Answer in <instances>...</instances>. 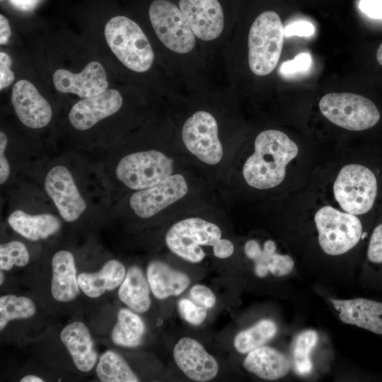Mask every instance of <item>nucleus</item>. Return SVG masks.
<instances>
[{"instance_id":"33","label":"nucleus","mask_w":382,"mask_h":382,"mask_svg":"<svg viewBox=\"0 0 382 382\" xmlns=\"http://www.w3.org/2000/svg\"><path fill=\"white\" fill-rule=\"evenodd\" d=\"M178 308L183 318L194 325L202 324L207 317V308L187 299H180Z\"/></svg>"},{"instance_id":"30","label":"nucleus","mask_w":382,"mask_h":382,"mask_svg":"<svg viewBox=\"0 0 382 382\" xmlns=\"http://www.w3.org/2000/svg\"><path fill=\"white\" fill-rule=\"evenodd\" d=\"M36 312L34 302L25 296L6 294L0 297V330L2 331L8 323L16 319H26Z\"/></svg>"},{"instance_id":"35","label":"nucleus","mask_w":382,"mask_h":382,"mask_svg":"<svg viewBox=\"0 0 382 382\" xmlns=\"http://www.w3.org/2000/svg\"><path fill=\"white\" fill-rule=\"evenodd\" d=\"M367 256L374 263H382V224L378 225L371 234Z\"/></svg>"},{"instance_id":"13","label":"nucleus","mask_w":382,"mask_h":382,"mask_svg":"<svg viewBox=\"0 0 382 382\" xmlns=\"http://www.w3.org/2000/svg\"><path fill=\"white\" fill-rule=\"evenodd\" d=\"M11 103L18 118L28 127H44L52 119L50 103L28 80L21 79L14 84Z\"/></svg>"},{"instance_id":"48","label":"nucleus","mask_w":382,"mask_h":382,"mask_svg":"<svg viewBox=\"0 0 382 382\" xmlns=\"http://www.w3.org/2000/svg\"><path fill=\"white\" fill-rule=\"evenodd\" d=\"M1 1H3V0H1Z\"/></svg>"},{"instance_id":"28","label":"nucleus","mask_w":382,"mask_h":382,"mask_svg":"<svg viewBox=\"0 0 382 382\" xmlns=\"http://www.w3.org/2000/svg\"><path fill=\"white\" fill-rule=\"evenodd\" d=\"M277 330L274 322L262 320L248 329L238 332L234 338V347L240 353H248L270 340L276 335Z\"/></svg>"},{"instance_id":"3","label":"nucleus","mask_w":382,"mask_h":382,"mask_svg":"<svg viewBox=\"0 0 382 382\" xmlns=\"http://www.w3.org/2000/svg\"><path fill=\"white\" fill-rule=\"evenodd\" d=\"M284 27L274 11L260 13L253 23L248 34V64L257 76L270 74L277 66L282 51Z\"/></svg>"},{"instance_id":"26","label":"nucleus","mask_w":382,"mask_h":382,"mask_svg":"<svg viewBox=\"0 0 382 382\" xmlns=\"http://www.w3.org/2000/svg\"><path fill=\"white\" fill-rule=\"evenodd\" d=\"M144 332L145 325L142 319L133 311L122 308L117 313L111 339L117 345L134 347L141 343Z\"/></svg>"},{"instance_id":"21","label":"nucleus","mask_w":382,"mask_h":382,"mask_svg":"<svg viewBox=\"0 0 382 382\" xmlns=\"http://www.w3.org/2000/svg\"><path fill=\"white\" fill-rule=\"evenodd\" d=\"M146 277L153 294L158 299L180 295L190 283L186 274L158 260L149 264Z\"/></svg>"},{"instance_id":"22","label":"nucleus","mask_w":382,"mask_h":382,"mask_svg":"<svg viewBox=\"0 0 382 382\" xmlns=\"http://www.w3.org/2000/svg\"><path fill=\"white\" fill-rule=\"evenodd\" d=\"M243 365L249 372L266 380L282 378L291 368L289 359L284 354L267 346L248 352Z\"/></svg>"},{"instance_id":"34","label":"nucleus","mask_w":382,"mask_h":382,"mask_svg":"<svg viewBox=\"0 0 382 382\" xmlns=\"http://www.w3.org/2000/svg\"><path fill=\"white\" fill-rule=\"evenodd\" d=\"M311 56L306 52L298 54L293 59L284 62L280 72L284 75H293L307 71L311 65Z\"/></svg>"},{"instance_id":"17","label":"nucleus","mask_w":382,"mask_h":382,"mask_svg":"<svg viewBox=\"0 0 382 382\" xmlns=\"http://www.w3.org/2000/svg\"><path fill=\"white\" fill-rule=\"evenodd\" d=\"M122 97L115 89L76 102L69 112L70 124L80 131L87 130L99 121L116 113L122 105Z\"/></svg>"},{"instance_id":"16","label":"nucleus","mask_w":382,"mask_h":382,"mask_svg":"<svg viewBox=\"0 0 382 382\" xmlns=\"http://www.w3.org/2000/svg\"><path fill=\"white\" fill-rule=\"evenodd\" d=\"M173 358L178 368L193 381H209L219 372L216 359L198 341L190 337L178 341L173 349Z\"/></svg>"},{"instance_id":"36","label":"nucleus","mask_w":382,"mask_h":382,"mask_svg":"<svg viewBox=\"0 0 382 382\" xmlns=\"http://www.w3.org/2000/svg\"><path fill=\"white\" fill-rule=\"evenodd\" d=\"M190 294L197 304L207 308L213 307L216 303V296L213 291L202 284L193 286L190 291Z\"/></svg>"},{"instance_id":"31","label":"nucleus","mask_w":382,"mask_h":382,"mask_svg":"<svg viewBox=\"0 0 382 382\" xmlns=\"http://www.w3.org/2000/svg\"><path fill=\"white\" fill-rule=\"evenodd\" d=\"M318 340L314 330H306L296 339L293 350L294 363L296 371L299 375L308 374L312 370L310 354Z\"/></svg>"},{"instance_id":"25","label":"nucleus","mask_w":382,"mask_h":382,"mask_svg":"<svg viewBox=\"0 0 382 382\" xmlns=\"http://www.w3.org/2000/svg\"><path fill=\"white\" fill-rule=\"evenodd\" d=\"M150 286L142 270L132 266L120 286V299L132 311L143 313L151 306Z\"/></svg>"},{"instance_id":"39","label":"nucleus","mask_w":382,"mask_h":382,"mask_svg":"<svg viewBox=\"0 0 382 382\" xmlns=\"http://www.w3.org/2000/svg\"><path fill=\"white\" fill-rule=\"evenodd\" d=\"M8 144V138L3 132H0V183L2 185L8 178L10 166L5 156V150Z\"/></svg>"},{"instance_id":"37","label":"nucleus","mask_w":382,"mask_h":382,"mask_svg":"<svg viewBox=\"0 0 382 382\" xmlns=\"http://www.w3.org/2000/svg\"><path fill=\"white\" fill-rule=\"evenodd\" d=\"M12 60L4 52H0V90L10 86L14 80V73L11 70Z\"/></svg>"},{"instance_id":"9","label":"nucleus","mask_w":382,"mask_h":382,"mask_svg":"<svg viewBox=\"0 0 382 382\" xmlns=\"http://www.w3.org/2000/svg\"><path fill=\"white\" fill-rule=\"evenodd\" d=\"M152 27L170 50L185 54L195 45V35L180 8L168 0H154L149 9Z\"/></svg>"},{"instance_id":"6","label":"nucleus","mask_w":382,"mask_h":382,"mask_svg":"<svg viewBox=\"0 0 382 382\" xmlns=\"http://www.w3.org/2000/svg\"><path fill=\"white\" fill-rule=\"evenodd\" d=\"M315 222L319 244L330 255L345 253L362 236V225L356 215L342 212L330 206L323 207L316 212Z\"/></svg>"},{"instance_id":"15","label":"nucleus","mask_w":382,"mask_h":382,"mask_svg":"<svg viewBox=\"0 0 382 382\" xmlns=\"http://www.w3.org/2000/svg\"><path fill=\"white\" fill-rule=\"evenodd\" d=\"M179 8L197 37L210 41L222 33L224 17L218 0H180Z\"/></svg>"},{"instance_id":"5","label":"nucleus","mask_w":382,"mask_h":382,"mask_svg":"<svg viewBox=\"0 0 382 382\" xmlns=\"http://www.w3.org/2000/svg\"><path fill=\"white\" fill-rule=\"evenodd\" d=\"M378 191L377 180L367 167L359 164L344 166L333 186L335 197L347 213L359 215L374 206Z\"/></svg>"},{"instance_id":"11","label":"nucleus","mask_w":382,"mask_h":382,"mask_svg":"<svg viewBox=\"0 0 382 382\" xmlns=\"http://www.w3.org/2000/svg\"><path fill=\"white\" fill-rule=\"evenodd\" d=\"M45 189L62 218L67 222L76 221L87 208L71 173L64 166H55L49 170Z\"/></svg>"},{"instance_id":"45","label":"nucleus","mask_w":382,"mask_h":382,"mask_svg":"<svg viewBox=\"0 0 382 382\" xmlns=\"http://www.w3.org/2000/svg\"><path fill=\"white\" fill-rule=\"evenodd\" d=\"M21 382H43L44 380L37 376L29 374L23 377Z\"/></svg>"},{"instance_id":"38","label":"nucleus","mask_w":382,"mask_h":382,"mask_svg":"<svg viewBox=\"0 0 382 382\" xmlns=\"http://www.w3.org/2000/svg\"><path fill=\"white\" fill-rule=\"evenodd\" d=\"M315 32V28L312 23L299 21L294 22L286 26L284 30V36L290 37L293 35L299 37L311 36Z\"/></svg>"},{"instance_id":"20","label":"nucleus","mask_w":382,"mask_h":382,"mask_svg":"<svg viewBox=\"0 0 382 382\" xmlns=\"http://www.w3.org/2000/svg\"><path fill=\"white\" fill-rule=\"evenodd\" d=\"M51 292L59 302L74 300L79 294L80 287L73 255L67 250L57 252L52 260Z\"/></svg>"},{"instance_id":"32","label":"nucleus","mask_w":382,"mask_h":382,"mask_svg":"<svg viewBox=\"0 0 382 382\" xmlns=\"http://www.w3.org/2000/svg\"><path fill=\"white\" fill-rule=\"evenodd\" d=\"M29 259V253L22 242L13 241L0 245V269L2 271H8L14 265L25 266Z\"/></svg>"},{"instance_id":"7","label":"nucleus","mask_w":382,"mask_h":382,"mask_svg":"<svg viewBox=\"0 0 382 382\" xmlns=\"http://www.w3.org/2000/svg\"><path fill=\"white\" fill-rule=\"evenodd\" d=\"M173 159L162 152L149 150L129 154L117 163L115 175L134 190L149 188L171 175Z\"/></svg>"},{"instance_id":"42","label":"nucleus","mask_w":382,"mask_h":382,"mask_svg":"<svg viewBox=\"0 0 382 382\" xmlns=\"http://www.w3.org/2000/svg\"><path fill=\"white\" fill-rule=\"evenodd\" d=\"M11 30L7 18L3 15H0V44L6 45L8 42Z\"/></svg>"},{"instance_id":"43","label":"nucleus","mask_w":382,"mask_h":382,"mask_svg":"<svg viewBox=\"0 0 382 382\" xmlns=\"http://www.w3.org/2000/svg\"><path fill=\"white\" fill-rule=\"evenodd\" d=\"M40 1V0H10L13 6L24 11H30L34 9Z\"/></svg>"},{"instance_id":"12","label":"nucleus","mask_w":382,"mask_h":382,"mask_svg":"<svg viewBox=\"0 0 382 382\" xmlns=\"http://www.w3.org/2000/svg\"><path fill=\"white\" fill-rule=\"evenodd\" d=\"M187 190L182 175H171L153 187L133 193L129 204L138 216L147 219L185 197Z\"/></svg>"},{"instance_id":"24","label":"nucleus","mask_w":382,"mask_h":382,"mask_svg":"<svg viewBox=\"0 0 382 382\" xmlns=\"http://www.w3.org/2000/svg\"><path fill=\"white\" fill-rule=\"evenodd\" d=\"M10 226L23 237L37 241L45 239L57 233L61 228V221L50 214L30 215L18 209L8 218Z\"/></svg>"},{"instance_id":"18","label":"nucleus","mask_w":382,"mask_h":382,"mask_svg":"<svg viewBox=\"0 0 382 382\" xmlns=\"http://www.w3.org/2000/svg\"><path fill=\"white\" fill-rule=\"evenodd\" d=\"M339 317L345 323L354 325L376 334H382V303L366 299H330Z\"/></svg>"},{"instance_id":"8","label":"nucleus","mask_w":382,"mask_h":382,"mask_svg":"<svg viewBox=\"0 0 382 382\" xmlns=\"http://www.w3.org/2000/svg\"><path fill=\"white\" fill-rule=\"evenodd\" d=\"M221 238L219 226L199 218H189L173 225L166 235V243L171 252L191 262H199L205 257L201 246H214Z\"/></svg>"},{"instance_id":"14","label":"nucleus","mask_w":382,"mask_h":382,"mask_svg":"<svg viewBox=\"0 0 382 382\" xmlns=\"http://www.w3.org/2000/svg\"><path fill=\"white\" fill-rule=\"evenodd\" d=\"M55 88L62 93H73L85 98L108 89V81L103 65L96 61L88 63L79 73L59 69L52 76Z\"/></svg>"},{"instance_id":"27","label":"nucleus","mask_w":382,"mask_h":382,"mask_svg":"<svg viewBox=\"0 0 382 382\" xmlns=\"http://www.w3.org/2000/svg\"><path fill=\"white\" fill-rule=\"evenodd\" d=\"M96 374L103 382H137V376L117 353L108 350L100 355Z\"/></svg>"},{"instance_id":"1","label":"nucleus","mask_w":382,"mask_h":382,"mask_svg":"<svg viewBox=\"0 0 382 382\" xmlns=\"http://www.w3.org/2000/svg\"><path fill=\"white\" fill-rule=\"evenodd\" d=\"M299 152V149L286 134L267 129L257 134L255 151L246 160L243 175L251 187L260 190L279 185L286 174V167Z\"/></svg>"},{"instance_id":"29","label":"nucleus","mask_w":382,"mask_h":382,"mask_svg":"<svg viewBox=\"0 0 382 382\" xmlns=\"http://www.w3.org/2000/svg\"><path fill=\"white\" fill-rule=\"evenodd\" d=\"M244 250L245 255L254 260L255 265L266 266L269 272L275 276L286 275L294 267V261L289 255L267 253L262 250L258 243L254 240L245 243Z\"/></svg>"},{"instance_id":"2","label":"nucleus","mask_w":382,"mask_h":382,"mask_svg":"<svg viewBox=\"0 0 382 382\" xmlns=\"http://www.w3.org/2000/svg\"><path fill=\"white\" fill-rule=\"evenodd\" d=\"M105 38L111 51L126 67L136 72L151 69L155 55L139 25L123 16L110 18L104 29Z\"/></svg>"},{"instance_id":"10","label":"nucleus","mask_w":382,"mask_h":382,"mask_svg":"<svg viewBox=\"0 0 382 382\" xmlns=\"http://www.w3.org/2000/svg\"><path fill=\"white\" fill-rule=\"evenodd\" d=\"M182 138L185 147L201 161L214 165L223 157L222 145L218 137V125L208 112H195L185 122Z\"/></svg>"},{"instance_id":"4","label":"nucleus","mask_w":382,"mask_h":382,"mask_svg":"<svg viewBox=\"0 0 382 382\" xmlns=\"http://www.w3.org/2000/svg\"><path fill=\"white\" fill-rule=\"evenodd\" d=\"M319 108L331 122L351 131L370 129L380 120L376 105L369 98L355 93H328L320 99Z\"/></svg>"},{"instance_id":"19","label":"nucleus","mask_w":382,"mask_h":382,"mask_svg":"<svg viewBox=\"0 0 382 382\" xmlns=\"http://www.w3.org/2000/svg\"><path fill=\"white\" fill-rule=\"evenodd\" d=\"M60 339L78 370L88 372L93 368L98 356L91 335L84 323L76 321L67 325L62 330Z\"/></svg>"},{"instance_id":"47","label":"nucleus","mask_w":382,"mask_h":382,"mask_svg":"<svg viewBox=\"0 0 382 382\" xmlns=\"http://www.w3.org/2000/svg\"><path fill=\"white\" fill-rule=\"evenodd\" d=\"M4 277L2 270L0 272V284L1 285L4 282Z\"/></svg>"},{"instance_id":"40","label":"nucleus","mask_w":382,"mask_h":382,"mask_svg":"<svg viewBox=\"0 0 382 382\" xmlns=\"http://www.w3.org/2000/svg\"><path fill=\"white\" fill-rule=\"evenodd\" d=\"M359 6L367 16L382 19V0H361Z\"/></svg>"},{"instance_id":"44","label":"nucleus","mask_w":382,"mask_h":382,"mask_svg":"<svg viewBox=\"0 0 382 382\" xmlns=\"http://www.w3.org/2000/svg\"><path fill=\"white\" fill-rule=\"evenodd\" d=\"M263 250L267 253H275L276 245L273 241L268 240L264 243Z\"/></svg>"},{"instance_id":"46","label":"nucleus","mask_w":382,"mask_h":382,"mask_svg":"<svg viewBox=\"0 0 382 382\" xmlns=\"http://www.w3.org/2000/svg\"><path fill=\"white\" fill-rule=\"evenodd\" d=\"M376 59L378 62L382 66V43L380 45L377 50Z\"/></svg>"},{"instance_id":"23","label":"nucleus","mask_w":382,"mask_h":382,"mask_svg":"<svg viewBox=\"0 0 382 382\" xmlns=\"http://www.w3.org/2000/svg\"><path fill=\"white\" fill-rule=\"evenodd\" d=\"M125 275V266L118 260H110L97 272L79 274L77 280L80 289L87 296L96 299L120 286Z\"/></svg>"},{"instance_id":"41","label":"nucleus","mask_w":382,"mask_h":382,"mask_svg":"<svg viewBox=\"0 0 382 382\" xmlns=\"http://www.w3.org/2000/svg\"><path fill=\"white\" fill-rule=\"evenodd\" d=\"M234 250L233 243L227 240L220 238L213 246L214 255L219 258L224 259L230 257Z\"/></svg>"}]
</instances>
